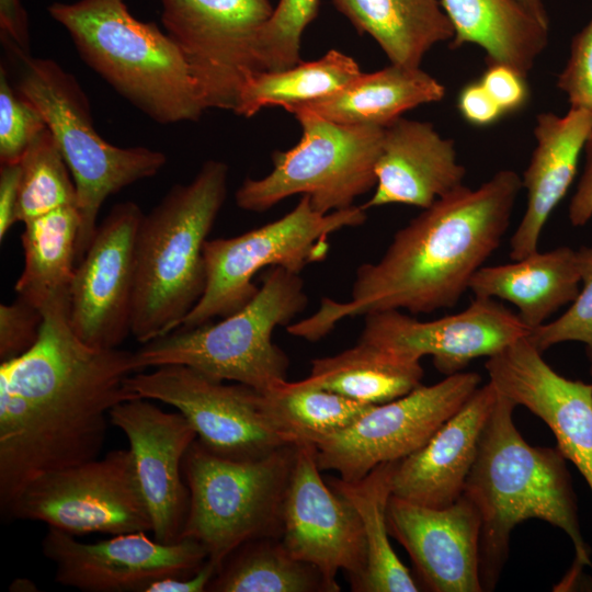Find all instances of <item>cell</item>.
Listing matches in <instances>:
<instances>
[{
	"mask_svg": "<svg viewBox=\"0 0 592 592\" xmlns=\"http://www.w3.org/2000/svg\"><path fill=\"white\" fill-rule=\"evenodd\" d=\"M557 87L567 95L570 107L592 110V19L573 36Z\"/></svg>",
	"mask_w": 592,
	"mask_h": 592,
	"instance_id": "cell-40",
	"label": "cell"
},
{
	"mask_svg": "<svg viewBox=\"0 0 592 592\" xmlns=\"http://www.w3.org/2000/svg\"><path fill=\"white\" fill-rule=\"evenodd\" d=\"M21 166H0V241L5 238L9 229L16 221V205L19 198Z\"/></svg>",
	"mask_w": 592,
	"mask_h": 592,
	"instance_id": "cell-43",
	"label": "cell"
},
{
	"mask_svg": "<svg viewBox=\"0 0 592 592\" xmlns=\"http://www.w3.org/2000/svg\"><path fill=\"white\" fill-rule=\"evenodd\" d=\"M307 378L361 403L382 405L420 386L423 368L419 360L358 340L337 355L312 360Z\"/></svg>",
	"mask_w": 592,
	"mask_h": 592,
	"instance_id": "cell-29",
	"label": "cell"
},
{
	"mask_svg": "<svg viewBox=\"0 0 592 592\" xmlns=\"http://www.w3.org/2000/svg\"><path fill=\"white\" fill-rule=\"evenodd\" d=\"M457 106L462 116L475 126L491 125L503 115L480 81L468 83L460 90Z\"/></svg>",
	"mask_w": 592,
	"mask_h": 592,
	"instance_id": "cell-42",
	"label": "cell"
},
{
	"mask_svg": "<svg viewBox=\"0 0 592 592\" xmlns=\"http://www.w3.org/2000/svg\"><path fill=\"white\" fill-rule=\"evenodd\" d=\"M365 220L363 205L321 214L303 195L289 213L274 221L231 238L207 240L205 288L179 328L198 327L238 311L255 296L259 287L252 281L260 270L282 266L299 274L327 257L330 235Z\"/></svg>",
	"mask_w": 592,
	"mask_h": 592,
	"instance_id": "cell-9",
	"label": "cell"
},
{
	"mask_svg": "<svg viewBox=\"0 0 592 592\" xmlns=\"http://www.w3.org/2000/svg\"><path fill=\"white\" fill-rule=\"evenodd\" d=\"M318 9L319 0H280L258 38L257 59L262 71H280L300 62L301 35Z\"/></svg>",
	"mask_w": 592,
	"mask_h": 592,
	"instance_id": "cell-36",
	"label": "cell"
},
{
	"mask_svg": "<svg viewBox=\"0 0 592 592\" xmlns=\"http://www.w3.org/2000/svg\"><path fill=\"white\" fill-rule=\"evenodd\" d=\"M110 423L126 436L139 487L151 517V533L161 543L180 539L190 502L183 460L197 439L185 417L135 397L116 405Z\"/></svg>",
	"mask_w": 592,
	"mask_h": 592,
	"instance_id": "cell-19",
	"label": "cell"
},
{
	"mask_svg": "<svg viewBox=\"0 0 592 592\" xmlns=\"http://www.w3.org/2000/svg\"><path fill=\"white\" fill-rule=\"evenodd\" d=\"M295 453L296 445H286L259 458L231 459L196 439L183 460L190 502L180 539L201 544L219 570L241 545L281 537Z\"/></svg>",
	"mask_w": 592,
	"mask_h": 592,
	"instance_id": "cell-8",
	"label": "cell"
},
{
	"mask_svg": "<svg viewBox=\"0 0 592 592\" xmlns=\"http://www.w3.org/2000/svg\"><path fill=\"white\" fill-rule=\"evenodd\" d=\"M480 380L477 373L459 372L372 406L352 425L315 444L319 468L354 481L383 463L411 455L469 399Z\"/></svg>",
	"mask_w": 592,
	"mask_h": 592,
	"instance_id": "cell-14",
	"label": "cell"
},
{
	"mask_svg": "<svg viewBox=\"0 0 592 592\" xmlns=\"http://www.w3.org/2000/svg\"><path fill=\"white\" fill-rule=\"evenodd\" d=\"M10 591H37L36 585L27 579H16L9 588Z\"/></svg>",
	"mask_w": 592,
	"mask_h": 592,
	"instance_id": "cell-48",
	"label": "cell"
},
{
	"mask_svg": "<svg viewBox=\"0 0 592 592\" xmlns=\"http://www.w3.org/2000/svg\"><path fill=\"white\" fill-rule=\"evenodd\" d=\"M480 82L503 114L522 109L528 100L525 77L504 65H488Z\"/></svg>",
	"mask_w": 592,
	"mask_h": 592,
	"instance_id": "cell-41",
	"label": "cell"
},
{
	"mask_svg": "<svg viewBox=\"0 0 592 592\" xmlns=\"http://www.w3.org/2000/svg\"><path fill=\"white\" fill-rule=\"evenodd\" d=\"M515 407L498 392L463 492L480 515L479 572L483 591L497 585L512 530L530 519L543 520L571 539L576 562L569 580L591 563L566 458L557 447L533 446L522 437L513 422Z\"/></svg>",
	"mask_w": 592,
	"mask_h": 592,
	"instance_id": "cell-3",
	"label": "cell"
},
{
	"mask_svg": "<svg viewBox=\"0 0 592 592\" xmlns=\"http://www.w3.org/2000/svg\"><path fill=\"white\" fill-rule=\"evenodd\" d=\"M497 391L540 418L592 492V384L558 374L527 337L485 363Z\"/></svg>",
	"mask_w": 592,
	"mask_h": 592,
	"instance_id": "cell-20",
	"label": "cell"
},
{
	"mask_svg": "<svg viewBox=\"0 0 592 592\" xmlns=\"http://www.w3.org/2000/svg\"><path fill=\"white\" fill-rule=\"evenodd\" d=\"M43 323L39 309L16 297L0 305V361L5 362L29 351L37 341Z\"/></svg>",
	"mask_w": 592,
	"mask_h": 592,
	"instance_id": "cell-39",
	"label": "cell"
},
{
	"mask_svg": "<svg viewBox=\"0 0 592 592\" xmlns=\"http://www.w3.org/2000/svg\"><path fill=\"white\" fill-rule=\"evenodd\" d=\"M445 88L420 67L391 64L372 73H361L337 92L285 110L306 111L344 125L386 127L401 114L425 103L439 102Z\"/></svg>",
	"mask_w": 592,
	"mask_h": 592,
	"instance_id": "cell-26",
	"label": "cell"
},
{
	"mask_svg": "<svg viewBox=\"0 0 592 592\" xmlns=\"http://www.w3.org/2000/svg\"><path fill=\"white\" fill-rule=\"evenodd\" d=\"M375 171L376 190L365 209L388 204L428 208L463 186L466 174L453 140L442 138L430 123L402 117L384 127Z\"/></svg>",
	"mask_w": 592,
	"mask_h": 592,
	"instance_id": "cell-23",
	"label": "cell"
},
{
	"mask_svg": "<svg viewBox=\"0 0 592 592\" xmlns=\"http://www.w3.org/2000/svg\"><path fill=\"white\" fill-rule=\"evenodd\" d=\"M583 152L585 162L577 190L571 197L568 217L572 226L582 227L592 218V134Z\"/></svg>",
	"mask_w": 592,
	"mask_h": 592,
	"instance_id": "cell-44",
	"label": "cell"
},
{
	"mask_svg": "<svg viewBox=\"0 0 592 592\" xmlns=\"http://www.w3.org/2000/svg\"><path fill=\"white\" fill-rule=\"evenodd\" d=\"M47 128L39 111L11 84L0 67V164L20 163L33 140Z\"/></svg>",
	"mask_w": 592,
	"mask_h": 592,
	"instance_id": "cell-38",
	"label": "cell"
},
{
	"mask_svg": "<svg viewBox=\"0 0 592 592\" xmlns=\"http://www.w3.org/2000/svg\"><path fill=\"white\" fill-rule=\"evenodd\" d=\"M228 167L203 163L144 215L136 237L132 334L147 343L177 330L203 295L204 246L226 200Z\"/></svg>",
	"mask_w": 592,
	"mask_h": 592,
	"instance_id": "cell-4",
	"label": "cell"
},
{
	"mask_svg": "<svg viewBox=\"0 0 592 592\" xmlns=\"http://www.w3.org/2000/svg\"><path fill=\"white\" fill-rule=\"evenodd\" d=\"M143 216L134 202L114 205L75 269L70 325L92 348L117 349L132 334L136 237Z\"/></svg>",
	"mask_w": 592,
	"mask_h": 592,
	"instance_id": "cell-15",
	"label": "cell"
},
{
	"mask_svg": "<svg viewBox=\"0 0 592 592\" xmlns=\"http://www.w3.org/2000/svg\"><path fill=\"white\" fill-rule=\"evenodd\" d=\"M147 532L83 543L55 527L42 540L43 555L55 567V581L86 592H145L168 577L194 573L207 560L197 542L151 539Z\"/></svg>",
	"mask_w": 592,
	"mask_h": 592,
	"instance_id": "cell-17",
	"label": "cell"
},
{
	"mask_svg": "<svg viewBox=\"0 0 592 592\" xmlns=\"http://www.w3.org/2000/svg\"><path fill=\"white\" fill-rule=\"evenodd\" d=\"M166 33L181 52L205 110L235 111L246 79L262 71L260 32L270 0H160Z\"/></svg>",
	"mask_w": 592,
	"mask_h": 592,
	"instance_id": "cell-13",
	"label": "cell"
},
{
	"mask_svg": "<svg viewBox=\"0 0 592 592\" xmlns=\"http://www.w3.org/2000/svg\"><path fill=\"white\" fill-rule=\"evenodd\" d=\"M136 397L160 401L182 413L212 453L254 459L296 445L265 395L243 384H225L190 366L169 364L136 372L127 382Z\"/></svg>",
	"mask_w": 592,
	"mask_h": 592,
	"instance_id": "cell-11",
	"label": "cell"
},
{
	"mask_svg": "<svg viewBox=\"0 0 592 592\" xmlns=\"http://www.w3.org/2000/svg\"><path fill=\"white\" fill-rule=\"evenodd\" d=\"M581 287L577 250L558 247L538 250L513 262L481 266L468 289L475 297L500 298L513 304L531 331L565 305L571 304Z\"/></svg>",
	"mask_w": 592,
	"mask_h": 592,
	"instance_id": "cell-25",
	"label": "cell"
},
{
	"mask_svg": "<svg viewBox=\"0 0 592 592\" xmlns=\"http://www.w3.org/2000/svg\"><path fill=\"white\" fill-rule=\"evenodd\" d=\"M587 355H588L590 364H591L590 371H591V375H592V352L587 353Z\"/></svg>",
	"mask_w": 592,
	"mask_h": 592,
	"instance_id": "cell-49",
	"label": "cell"
},
{
	"mask_svg": "<svg viewBox=\"0 0 592 592\" xmlns=\"http://www.w3.org/2000/svg\"><path fill=\"white\" fill-rule=\"evenodd\" d=\"M387 527L409 554L421 582L434 592H481L480 515L463 494L444 508L391 496Z\"/></svg>",
	"mask_w": 592,
	"mask_h": 592,
	"instance_id": "cell-21",
	"label": "cell"
},
{
	"mask_svg": "<svg viewBox=\"0 0 592 592\" xmlns=\"http://www.w3.org/2000/svg\"><path fill=\"white\" fill-rule=\"evenodd\" d=\"M292 114L301 126L300 140L288 150L273 152V170L267 175L243 181L236 192L237 205L264 212L303 194L321 214L353 206L355 197L376 185L384 127L339 124L300 110Z\"/></svg>",
	"mask_w": 592,
	"mask_h": 592,
	"instance_id": "cell-10",
	"label": "cell"
},
{
	"mask_svg": "<svg viewBox=\"0 0 592 592\" xmlns=\"http://www.w3.org/2000/svg\"><path fill=\"white\" fill-rule=\"evenodd\" d=\"M581 287L569 308L551 322L534 329L527 339L542 353L562 342L576 341L585 344L592 352V247L577 250Z\"/></svg>",
	"mask_w": 592,
	"mask_h": 592,
	"instance_id": "cell-37",
	"label": "cell"
},
{
	"mask_svg": "<svg viewBox=\"0 0 592 592\" xmlns=\"http://www.w3.org/2000/svg\"><path fill=\"white\" fill-rule=\"evenodd\" d=\"M79 228L77 206L61 207L24 223V266L14 285L18 297L41 311L55 300L69 298Z\"/></svg>",
	"mask_w": 592,
	"mask_h": 592,
	"instance_id": "cell-30",
	"label": "cell"
},
{
	"mask_svg": "<svg viewBox=\"0 0 592 592\" xmlns=\"http://www.w3.org/2000/svg\"><path fill=\"white\" fill-rule=\"evenodd\" d=\"M316 447L296 444L283 503L281 540L296 559L317 568L337 590L344 571L356 591L366 568L361 520L351 503L320 476Z\"/></svg>",
	"mask_w": 592,
	"mask_h": 592,
	"instance_id": "cell-16",
	"label": "cell"
},
{
	"mask_svg": "<svg viewBox=\"0 0 592 592\" xmlns=\"http://www.w3.org/2000/svg\"><path fill=\"white\" fill-rule=\"evenodd\" d=\"M398 462L383 463L358 480L332 478L329 485L356 511L366 545V568L356 589L362 592H417L419 584L394 551L386 511Z\"/></svg>",
	"mask_w": 592,
	"mask_h": 592,
	"instance_id": "cell-31",
	"label": "cell"
},
{
	"mask_svg": "<svg viewBox=\"0 0 592 592\" xmlns=\"http://www.w3.org/2000/svg\"><path fill=\"white\" fill-rule=\"evenodd\" d=\"M307 303L298 273L269 267L255 296L238 311L144 343L133 352L135 373L180 364L265 392L286 379L288 368L287 356L272 341L273 331L288 326Z\"/></svg>",
	"mask_w": 592,
	"mask_h": 592,
	"instance_id": "cell-7",
	"label": "cell"
},
{
	"mask_svg": "<svg viewBox=\"0 0 592 592\" xmlns=\"http://www.w3.org/2000/svg\"><path fill=\"white\" fill-rule=\"evenodd\" d=\"M364 318L360 341L419 361L431 355L435 368L446 376L531 333L517 314L494 298L475 297L460 312L430 321H420L401 310L371 312Z\"/></svg>",
	"mask_w": 592,
	"mask_h": 592,
	"instance_id": "cell-18",
	"label": "cell"
},
{
	"mask_svg": "<svg viewBox=\"0 0 592 592\" xmlns=\"http://www.w3.org/2000/svg\"><path fill=\"white\" fill-rule=\"evenodd\" d=\"M360 33L372 36L390 62L420 67L435 44L454 29L439 0H331Z\"/></svg>",
	"mask_w": 592,
	"mask_h": 592,
	"instance_id": "cell-28",
	"label": "cell"
},
{
	"mask_svg": "<svg viewBox=\"0 0 592 592\" xmlns=\"http://www.w3.org/2000/svg\"><path fill=\"white\" fill-rule=\"evenodd\" d=\"M454 29L452 48L471 43L486 50L488 65H504L522 76L547 45L548 29L515 0H441Z\"/></svg>",
	"mask_w": 592,
	"mask_h": 592,
	"instance_id": "cell-27",
	"label": "cell"
},
{
	"mask_svg": "<svg viewBox=\"0 0 592 592\" xmlns=\"http://www.w3.org/2000/svg\"><path fill=\"white\" fill-rule=\"evenodd\" d=\"M295 443L315 445L357 421L372 406L315 385L308 378L278 383L263 392Z\"/></svg>",
	"mask_w": 592,
	"mask_h": 592,
	"instance_id": "cell-34",
	"label": "cell"
},
{
	"mask_svg": "<svg viewBox=\"0 0 592 592\" xmlns=\"http://www.w3.org/2000/svg\"><path fill=\"white\" fill-rule=\"evenodd\" d=\"M1 38L30 54L29 20L20 0H0Z\"/></svg>",
	"mask_w": 592,
	"mask_h": 592,
	"instance_id": "cell-45",
	"label": "cell"
},
{
	"mask_svg": "<svg viewBox=\"0 0 592 592\" xmlns=\"http://www.w3.org/2000/svg\"><path fill=\"white\" fill-rule=\"evenodd\" d=\"M2 42L16 66L15 88L43 115L72 175L80 215L78 264L94 236L105 200L156 175L167 162L166 155L105 141L94 128L88 99L75 76L52 59L32 57L10 42Z\"/></svg>",
	"mask_w": 592,
	"mask_h": 592,
	"instance_id": "cell-6",
	"label": "cell"
},
{
	"mask_svg": "<svg viewBox=\"0 0 592 592\" xmlns=\"http://www.w3.org/2000/svg\"><path fill=\"white\" fill-rule=\"evenodd\" d=\"M533 19L548 29L549 20L543 0H515Z\"/></svg>",
	"mask_w": 592,
	"mask_h": 592,
	"instance_id": "cell-47",
	"label": "cell"
},
{
	"mask_svg": "<svg viewBox=\"0 0 592 592\" xmlns=\"http://www.w3.org/2000/svg\"><path fill=\"white\" fill-rule=\"evenodd\" d=\"M35 344L0 364V508L34 478L98 458L110 412L135 398L133 352L95 349L73 332L69 299L43 310Z\"/></svg>",
	"mask_w": 592,
	"mask_h": 592,
	"instance_id": "cell-1",
	"label": "cell"
},
{
	"mask_svg": "<svg viewBox=\"0 0 592 592\" xmlns=\"http://www.w3.org/2000/svg\"><path fill=\"white\" fill-rule=\"evenodd\" d=\"M3 513L73 536H114L152 527L129 448L34 478Z\"/></svg>",
	"mask_w": 592,
	"mask_h": 592,
	"instance_id": "cell-12",
	"label": "cell"
},
{
	"mask_svg": "<svg viewBox=\"0 0 592 592\" xmlns=\"http://www.w3.org/2000/svg\"><path fill=\"white\" fill-rule=\"evenodd\" d=\"M498 391L488 382L417 452L398 460L392 494L430 508H444L464 492Z\"/></svg>",
	"mask_w": 592,
	"mask_h": 592,
	"instance_id": "cell-22",
	"label": "cell"
},
{
	"mask_svg": "<svg viewBox=\"0 0 592 592\" xmlns=\"http://www.w3.org/2000/svg\"><path fill=\"white\" fill-rule=\"evenodd\" d=\"M361 73L352 57L335 49L284 70L257 71L242 84L234 112L250 117L266 106L309 102L337 92Z\"/></svg>",
	"mask_w": 592,
	"mask_h": 592,
	"instance_id": "cell-33",
	"label": "cell"
},
{
	"mask_svg": "<svg viewBox=\"0 0 592 592\" xmlns=\"http://www.w3.org/2000/svg\"><path fill=\"white\" fill-rule=\"evenodd\" d=\"M592 134V110L570 107L563 116L542 113L534 135L537 145L523 173L527 191L524 215L510 240V258L537 251L547 219L574 180L578 162Z\"/></svg>",
	"mask_w": 592,
	"mask_h": 592,
	"instance_id": "cell-24",
	"label": "cell"
},
{
	"mask_svg": "<svg viewBox=\"0 0 592 592\" xmlns=\"http://www.w3.org/2000/svg\"><path fill=\"white\" fill-rule=\"evenodd\" d=\"M207 591L337 592L317 568L293 557L277 537L250 540L237 548Z\"/></svg>",
	"mask_w": 592,
	"mask_h": 592,
	"instance_id": "cell-32",
	"label": "cell"
},
{
	"mask_svg": "<svg viewBox=\"0 0 592 592\" xmlns=\"http://www.w3.org/2000/svg\"><path fill=\"white\" fill-rule=\"evenodd\" d=\"M48 13L82 60L151 119L197 121L205 111L175 43L157 23L136 19L124 0L54 2Z\"/></svg>",
	"mask_w": 592,
	"mask_h": 592,
	"instance_id": "cell-5",
	"label": "cell"
},
{
	"mask_svg": "<svg viewBox=\"0 0 592 592\" xmlns=\"http://www.w3.org/2000/svg\"><path fill=\"white\" fill-rule=\"evenodd\" d=\"M217 571V566L207 559L194 573L155 581L145 592H204Z\"/></svg>",
	"mask_w": 592,
	"mask_h": 592,
	"instance_id": "cell-46",
	"label": "cell"
},
{
	"mask_svg": "<svg viewBox=\"0 0 592 592\" xmlns=\"http://www.w3.org/2000/svg\"><path fill=\"white\" fill-rule=\"evenodd\" d=\"M521 189L519 174L501 170L477 189L463 185L437 198L395 234L378 261L357 269L348 301L323 297L287 332L315 342L345 318L453 308L501 244Z\"/></svg>",
	"mask_w": 592,
	"mask_h": 592,
	"instance_id": "cell-2",
	"label": "cell"
},
{
	"mask_svg": "<svg viewBox=\"0 0 592 592\" xmlns=\"http://www.w3.org/2000/svg\"><path fill=\"white\" fill-rule=\"evenodd\" d=\"M20 166L18 223L24 224L61 207L77 206L72 175L48 128L33 140Z\"/></svg>",
	"mask_w": 592,
	"mask_h": 592,
	"instance_id": "cell-35",
	"label": "cell"
}]
</instances>
